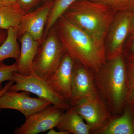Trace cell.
Here are the masks:
<instances>
[{
    "label": "cell",
    "instance_id": "cell-1",
    "mask_svg": "<svg viewBox=\"0 0 134 134\" xmlns=\"http://www.w3.org/2000/svg\"><path fill=\"white\" fill-rule=\"evenodd\" d=\"M53 27L66 53L75 62L94 74H98L107 61L105 50L100 47L86 32L63 16L55 22Z\"/></svg>",
    "mask_w": 134,
    "mask_h": 134
},
{
    "label": "cell",
    "instance_id": "cell-2",
    "mask_svg": "<svg viewBox=\"0 0 134 134\" xmlns=\"http://www.w3.org/2000/svg\"><path fill=\"white\" fill-rule=\"evenodd\" d=\"M115 14L111 8L101 3L77 0L63 16L86 32L100 47L105 50L106 38Z\"/></svg>",
    "mask_w": 134,
    "mask_h": 134
},
{
    "label": "cell",
    "instance_id": "cell-3",
    "mask_svg": "<svg viewBox=\"0 0 134 134\" xmlns=\"http://www.w3.org/2000/svg\"><path fill=\"white\" fill-rule=\"evenodd\" d=\"M95 78L99 97L114 117L119 115L130 92L126 77V62L122 55L107 61L95 75Z\"/></svg>",
    "mask_w": 134,
    "mask_h": 134
},
{
    "label": "cell",
    "instance_id": "cell-4",
    "mask_svg": "<svg viewBox=\"0 0 134 134\" xmlns=\"http://www.w3.org/2000/svg\"><path fill=\"white\" fill-rule=\"evenodd\" d=\"M66 53L53 26L40 45L32 65V72L47 80L59 66Z\"/></svg>",
    "mask_w": 134,
    "mask_h": 134
},
{
    "label": "cell",
    "instance_id": "cell-5",
    "mask_svg": "<svg viewBox=\"0 0 134 134\" xmlns=\"http://www.w3.org/2000/svg\"><path fill=\"white\" fill-rule=\"evenodd\" d=\"M13 82L10 88V90L25 91L33 93L38 98L48 101L55 107L64 111L70 107L69 103L51 88L47 80L33 72L28 75L15 72Z\"/></svg>",
    "mask_w": 134,
    "mask_h": 134
},
{
    "label": "cell",
    "instance_id": "cell-6",
    "mask_svg": "<svg viewBox=\"0 0 134 134\" xmlns=\"http://www.w3.org/2000/svg\"><path fill=\"white\" fill-rule=\"evenodd\" d=\"M133 13L123 12L115 14L106 38L107 61L122 55L124 45L130 35Z\"/></svg>",
    "mask_w": 134,
    "mask_h": 134
},
{
    "label": "cell",
    "instance_id": "cell-7",
    "mask_svg": "<svg viewBox=\"0 0 134 134\" xmlns=\"http://www.w3.org/2000/svg\"><path fill=\"white\" fill-rule=\"evenodd\" d=\"M74 106L88 126L90 134H97L114 117L99 96L79 100Z\"/></svg>",
    "mask_w": 134,
    "mask_h": 134
},
{
    "label": "cell",
    "instance_id": "cell-8",
    "mask_svg": "<svg viewBox=\"0 0 134 134\" xmlns=\"http://www.w3.org/2000/svg\"><path fill=\"white\" fill-rule=\"evenodd\" d=\"M29 93L9 90L0 98V109L17 110L26 119L52 105L50 102L42 99L31 97Z\"/></svg>",
    "mask_w": 134,
    "mask_h": 134
},
{
    "label": "cell",
    "instance_id": "cell-9",
    "mask_svg": "<svg viewBox=\"0 0 134 134\" xmlns=\"http://www.w3.org/2000/svg\"><path fill=\"white\" fill-rule=\"evenodd\" d=\"M65 111L49 106L26 118L24 123L15 130L14 133L37 134L53 129L57 126Z\"/></svg>",
    "mask_w": 134,
    "mask_h": 134
},
{
    "label": "cell",
    "instance_id": "cell-10",
    "mask_svg": "<svg viewBox=\"0 0 134 134\" xmlns=\"http://www.w3.org/2000/svg\"><path fill=\"white\" fill-rule=\"evenodd\" d=\"M53 2L45 1L41 6L25 14L18 26V37L25 33H28L34 39L41 43Z\"/></svg>",
    "mask_w": 134,
    "mask_h": 134
},
{
    "label": "cell",
    "instance_id": "cell-11",
    "mask_svg": "<svg viewBox=\"0 0 134 134\" xmlns=\"http://www.w3.org/2000/svg\"><path fill=\"white\" fill-rule=\"evenodd\" d=\"M95 75L82 65L75 63L72 77L69 104L74 106L82 99L99 96L95 81Z\"/></svg>",
    "mask_w": 134,
    "mask_h": 134
},
{
    "label": "cell",
    "instance_id": "cell-12",
    "mask_svg": "<svg viewBox=\"0 0 134 134\" xmlns=\"http://www.w3.org/2000/svg\"><path fill=\"white\" fill-rule=\"evenodd\" d=\"M75 63L74 59L66 53L58 69L47 80L51 88L69 103L71 99Z\"/></svg>",
    "mask_w": 134,
    "mask_h": 134
},
{
    "label": "cell",
    "instance_id": "cell-13",
    "mask_svg": "<svg viewBox=\"0 0 134 134\" xmlns=\"http://www.w3.org/2000/svg\"><path fill=\"white\" fill-rule=\"evenodd\" d=\"M21 43L20 54L16 61L18 72L24 75L32 72L34 60L41 42L37 41L28 33H25L18 38Z\"/></svg>",
    "mask_w": 134,
    "mask_h": 134
},
{
    "label": "cell",
    "instance_id": "cell-14",
    "mask_svg": "<svg viewBox=\"0 0 134 134\" xmlns=\"http://www.w3.org/2000/svg\"><path fill=\"white\" fill-rule=\"evenodd\" d=\"M96 134H134V108L127 101L122 113Z\"/></svg>",
    "mask_w": 134,
    "mask_h": 134
},
{
    "label": "cell",
    "instance_id": "cell-15",
    "mask_svg": "<svg viewBox=\"0 0 134 134\" xmlns=\"http://www.w3.org/2000/svg\"><path fill=\"white\" fill-rule=\"evenodd\" d=\"M56 127L70 134H90V127L74 106H70L63 114Z\"/></svg>",
    "mask_w": 134,
    "mask_h": 134
},
{
    "label": "cell",
    "instance_id": "cell-16",
    "mask_svg": "<svg viewBox=\"0 0 134 134\" xmlns=\"http://www.w3.org/2000/svg\"><path fill=\"white\" fill-rule=\"evenodd\" d=\"M18 26L11 27L7 30V38L0 45V65L4 60L13 58L17 60L20 54V47L18 43Z\"/></svg>",
    "mask_w": 134,
    "mask_h": 134
},
{
    "label": "cell",
    "instance_id": "cell-17",
    "mask_svg": "<svg viewBox=\"0 0 134 134\" xmlns=\"http://www.w3.org/2000/svg\"><path fill=\"white\" fill-rule=\"evenodd\" d=\"M24 14L19 9L0 6V29L7 30L11 27H17Z\"/></svg>",
    "mask_w": 134,
    "mask_h": 134
},
{
    "label": "cell",
    "instance_id": "cell-18",
    "mask_svg": "<svg viewBox=\"0 0 134 134\" xmlns=\"http://www.w3.org/2000/svg\"><path fill=\"white\" fill-rule=\"evenodd\" d=\"M77 0H54L45 29L44 36L55 22L63 15L71 5Z\"/></svg>",
    "mask_w": 134,
    "mask_h": 134
},
{
    "label": "cell",
    "instance_id": "cell-19",
    "mask_svg": "<svg viewBox=\"0 0 134 134\" xmlns=\"http://www.w3.org/2000/svg\"><path fill=\"white\" fill-rule=\"evenodd\" d=\"M101 3L111 8L115 13L134 12V0H91Z\"/></svg>",
    "mask_w": 134,
    "mask_h": 134
},
{
    "label": "cell",
    "instance_id": "cell-20",
    "mask_svg": "<svg viewBox=\"0 0 134 134\" xmlns=\"http://www.w3.org/2000/svg\"><path fill=\"white\" fill-rule=\"evenodd\" d=\"M18 72L16 63L11 65H5L2 63L0 65V91L3 88L2 84L5 81H13L14 74Z\"/></svg>",
    "mask_w": 134,
    "mask_h": 134
},
{
    "label": "cell",
    "instance_id": "cell-21",
    "mask_svg": "<svg viewBox=\"0 0 134 134\" xmlns=\"http://www.w3.org/2000/svg\"><path fill=\"white\" fill-rule=\"evenodd\" d=\"M122 55L126 62H134V33L130 34L126 40Z\"/></svg>",
    "mask_w": 134,
    "mask_h": 134
},
{
    "label": "cell",
    "instance_id": "cell-22",
    "mask_svg": "<svg viewBox=\"0 0 134 134\" xmlns=\"http://www.w3.org/2000/svg\"><path fill=\"white\" fill-rule=\"evenodd\" d=\"M22 11L26 14L35 9L44 0H16Z\"/></svg>",
    "mask_w": 134,
    "mask_h": 134
},
{
    "label": "cell",
    "instance_id": "cell-23",
    "mask_svg": "<svg viewBox=\"0 0 134 134\" xmlns=\"http://www.w3.org/2000/svg\"><path fill=\"white\" fill-rule=\"evenodd\" d=\"M126 77L130 91L134 89V62H126Z\"/></svg>",
    "mask_w": 134,
    "mask_h": 134
},
{
    "label": "cell",
    "instance_id": "cell-24",
    "mask_svg": "<svg viewBox=\"0 0 134 134\" xmlns=\"http://www.w3.org/2000/svg\"><path fill=\"white\" fill-rule=\"evenodd\" d=\"M0 6H8L21 10L16 0H0Z\"/></svg>",
    "mask_w": 134,
    "mask_h": 134
},
{
    "label": "cell",
    "instance_id": "cell-25",
    "mask_svg": "<svg viewBox=\"0 0 134 134\" xmlns=\"http://www.w3.org/2000/svg\"><path fill=\"white\" fill-rule=\"evenodd\" d=\"M13 83H14V82L12 81H9L5 85V86L3 88L2 90L0 91V98L6 93V92L9 90L10 86ZM0 110H1V109H0Z\"/></svg>",
    "mask_w": 134,
    "mask_h": 134
},
{
    "label": "cell",
    "instance_id": "cell-26",
    "mask_svg": "<svg viewBox=\"0 0 134 134\" xmlns=\"http://www.w3.org/2000/svg\"><path fill=\"white\" fill-rule=\"evenodd\" d=\"M7 36V31L0 29V45L5 41Z\"/></svg>",
    "mask_w": 134,
    "mask_h": 134
},
{
    "label": "cell",
    "instance_id": "cell-27",
    "mask_svg": "<svg viewBox=\"0 0 134 134\" xmlns=\"http://www.w3.org/2000/svg\"><path fill=\"white\" fill-rule=\"evenodd\" d=\"M127 101L134 108V89L130 91Z\"/></svg>",
    "mask_w": 134,
    "mask_h": 134
},
{
    "label": "cell",
    "instance_id": "cell-28",
    "mask_svg": "<svg viewBox=\"0 0 134 134\" xmlns=\"http://www.w3.org/2000/svg\"><path fill=\"white\" fill-rule=\"evenodd\" d=\"M48 134H69V132L67 131H57L53 129L49 130L47 133Z\"/></svg>",
    "mask_w": 134,
    "mask_h": 134
},
{
    "label": "cell",
    "instance_id": "cell-29",
    "mask_svg": "<svg viewBox=\"0 0 134 134\" xmlns=\"http://www.w3.org/2000/svg\"><path fill=\"white\" fill-rule=\"evenodd\" d=\"M133 33H134V12L133 13L132 21H131L130 34H132Z\"/></svg>",
    "mask_w": 134,
    "mask_h": 134
},
{
    "label": "cell",
    "instance_id": "cell-30",
    "mask_svg": "<svg viewBox=\"0 0 134 134\" xmlns=\"http://www.w3.org/2000/svg\"><path fill=\"white\" fill-rule=\"evenodd\" d=\"M54 0H44V1H54Z\"/></svg>",
    "mask_w": 134,
    "mask_h": 134
}]
</instances>
